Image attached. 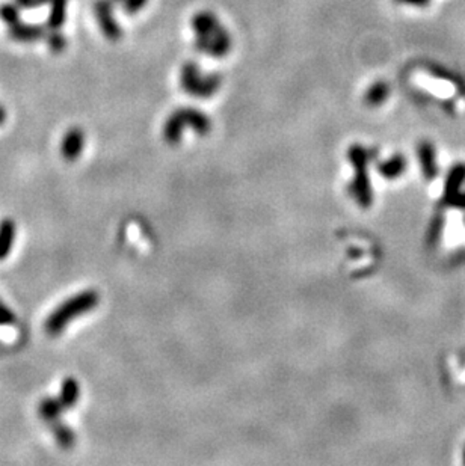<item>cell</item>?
Returning <instances> with one entry per match:
<instances>
[{"mask_svg":"<svg viewBox=\"0 0 465 466\" xmlns=\"http://www.w3.org/2000/svg\"><path fill=\"white\" fill-rule=\"evenodd\" d=\"M14 4L23 11H30V9L40 6L38 0H14Z\"/></svg>","mask_w":465,"mask_h":466,"instance_id":"cell-21","label":"cell"},{"mask_svg":"<svg viewBox=\"0 0 465 466\" xmlns=\"http://www.w3.org/2000/svg\"><path fill=\"white\" fill-rule=\"evenodd\" d=\"M20 8L16 4H4L0 5V20H2L8 28L17 25L20 21Z\"/></svg>","mask_w":465,"mask_h":466,"instance_id":"cell-17","label":"cell"},{"mask_svg":"<svg viewBox=\"0 0 465 466\" xmlns=\"http://www.w3.org/2000/svg\"><path fill=\"white\" fill-rule=\"evenodd\" d=\"M45 42H47V47L53 53H62L67 49V37L60 30H52L47 32L45 35Z\"/></svg>","mask_w":465,"mask_h":466,"instance_id":"cell-16","label":"cell"},{"mask_svg":"<svg viewBox=\"0 0 465 466\" xmlns=\"http://www.w3.org/2000/svg\"><path fill=\"white\" fill-rule=\"evenodd\" d=\"M6 121V110L4 106H0V125Z\"/></svg>","mask_w":465,"mask_h":466,"instance_id":"cell-22","label":"cell"},{"mask_svg":"<svg viewBox=\"0 0 465 466\" xmlns=\"http://www.w3.org/2000/svg\"><path fill=\"white\" fill-rule=\"evenodd\" d=\"M403 165H405V160L400 156H394L391 159H388L387 161H383L379 165V171L381 174L386 178H394L398 176L399 172L403 171Z\"/></svg>","mask_w":465,"mask_h":466,"instance_id":"cell-15","label":"cell"},{"mask_svg":"<svg viewBox=\"0 0 465 466\" xmlns=\"http://www.w3.org/2000/svg\"><path fill=\"white\" fill-rule=\"evenodd\" d=\"M100 302L99 293L94 290H85L67 299L57 307L44 323V329L50 336H57L74 319L85 316L94 309Z\"/></svg>","mask_w":465,"mask_h":466,"instance_id":"cell-2","label":"cell"},{"mask_svg":"<svg viewBox=\"0 0 465 466\" xmlns=\"http://www.w3.org/2000/svg\"><path fill=\"white\" fill-rule=\"evenodd\" d=\"M60 402L64 406V409H73L80 399V387L79 382L74 377H65L61 383L60 391Z\"/></svg>","mask_w":465,"mask_h":466,"instance_id":"cell-11","label":"cell"},{"mask_svg":"<svg viewBox=\"0 0 465 466\" xmlns=\"http://www.w3.org/2000/svg\"><path fill=\"white\" fill-rule=\"evenodd\" d=\"M17 236V227L13 219L5 217L0 220V261H4L9 257L13 251L14 241Z\"/></svg>","mask_w":465,"mask_h":466,"instance_id":"cell-9","label":"cell"},{"mask_svg":"<svg viewBox=\"0 0 465 466\" xmlns=\"http://www.w3.org/2000/svg\"><path fill=\"white\" fill-rule=\"evenodd\" d=\"M38 4H40V6L41 5H47V4H50V0H38Z\"/></svg>","mask_w":465,"mask_h":466,"instance_id":"cell-23","label":"cell"},{"mask_svg":"<svg viewBox=\"0 0 465 466\" xmlns=\"http://www.w3.org/2000/svg\"><path fill=\"white\" fill-rule=\"evenodd\" d=\"M50 428H52V433L56 439V444L60 445L61 448L64 450H69V448H73L74 444H76V435L72 428H69L67 424L61 423L60 419H57V421L52 423L50 424Z\"/></svg>","mask_w":465,"mask_h":466,"instance_id":"cell-14","label":"cell"},{"mask_svg":"<svg viewBox=\"0 0 465 466\" xmlns=\"http://www.w3.org/2000/svg\"><path fill=\"white\" fill-rule=\"evenodd\" d=\"M179 84L183 92L195 98H212L223 88V76L208 72L195 61H186L180 67Z\"/></svg>","mask_w":465,"mask_h":466,"instance_id":"cell-4","label":"cell"},{"mask_svg":"<svg viewBox=\"0 0 465 466\" xmlns=\"http://www.w3.org/2000/svg\"><path fill=\"white\" fill-rule=\"evenodd\" d=\"M370 157V149L358 144L352 145L347 151V159L355 168V177L351 186H349V191H351L357 203L363 207H369L371 203V191L367 176V165Z\"/></svg>","mask_w":465,"mask_h":466,"instance_id":"cell-5","label":"cell"},{"mask_svg":"<svg viewBox=\"0 0 465 466\" xmlns=\"http://www.w3.org/2000/svg\"><path fill=\"white\" fill-rule=\"evenodd\" d=\"M195 50L212 59H224L232 49V37L225 25L211 9H201L191 18Z\"/></svg>","mask_w":465,"mask_h":466,"instance_id":"cell-1","label":"cell"},{"mask_svg":"<svg viewBox=\"0 0 465 466\" xmlns=\"http://www.w3.org/2000/svg\"><path fill=\"white\" fill-rule=\"evenodd\" d=\"M398 5L402 6H410V8H426L431 0H394Z\"/></svg>","mask_w":465,"mask_h":466,"instance_id":"cell-20","label":"cell"},{"mask_svg":"<svg viewBox=\"0 0 465 466\" xmlns=\"http://www.w3.org/2000/svg\"><path fill=\"white\" fill-rule=\"evenodd\" d=\"M17 317L16 314L11 311L2 300H0V326H13L16 324Z\"/></svg>","mask_w":465,"mask_h":466,"instance_id":"cell-19","label":"cell"},{"mask_svg":"<svg viewBox=\"0 0 465 466\" xmlns=\"http://www.w3.org/2000/svg\"><path fill=\"white\" fill-rule=\"evenodd\" d=\"M9 38L16 42H37L47 35V28L43 25H29V23H17L8 29Z\"/></svg>","mask_w":465,"mask_h":466,"instance_id":"cell-8","label":"cell"},{"mask_svg":"<svg viewBox=\"0 0 465 466\" xmlns=\"http://www.w3.org/2000/svg\"><path fill=\"white\" fill-rule=\"evenodd\" d=\"M115 4L112 0H96L94 16L104 38L109 41H118L123 37V29L115 16Z\"/></svg>","mask_w":465,"mask_h":466,"instance_id":"cell-6","label":"cell"},{"mask_svg":"<svg viewBox=\"0 0 465 466\" xmlns=\"http://www.w3.org/2000/svg\"><path fill=\"white\" fill-rule=\"evenodd\" d=\"M112 2H113V4H121L123 0H112Z\"/></svg>","mask_w":465,"mask_h":466,"instance_id":"cell-24","label":"cell"},{"mask_svg":"<svg viewBox=\"0 0 465 466\" xmlns=\"http://www.w3.org/2000/svg\"><path fill=\"white\" fill-rule=\"evenodd\" d=\"M64 406L61 404L60 399L55 397H44L38 404V415L44 423L49 426L61 418V414L64 412Z\"/></svg>","mask_w":465,"mask_h":466,"instance_id":"cell-12","label":"cell"},{"mask_svg":"<svg viewBox=\"0 0 465 466\" xmlns=\"http://www.w3.org/2000/svg\"><path fill=\"white\" fill-rule=\"evenodd\" d=\"M85 148V133L80 127H72L64 137L61 142V156L67 161H74L80 156H82V151Z\"/></svg>","mask_w":465,"mask_h":466,"instance_id":"cell-7","label":"cell"},{"mask_svg":"<svg viewBox=\"0 0 465 466\" xmlns=\"http://www.w3.org/2000/svg\"><path fill=\"white\" fill-rule=\"evenodd\" d=\"M391 86L386 80H376L364 92V103L369 108H378L386 103L390 97Z\"/></svg>","mask_w":465,"mask_h":466,"instance_id":"cell-10","label":"cell"},{"mask_svg":"<svg viewBox=\"0 0 465 466\" xmlns=\"http://www.w3.org/2000/svg\"><path fill=\"white\" fill-rule=\"evenodd\" d=\"M150 0H123L120 4L123 11L129 16H136L148 5Z\"/></svg>","mask_w":465,"mask_h":466,"instance_id":"cell-18","label":"cell"},{"mask_svg":"<svg viewBox=\"0 0 465 466\" xmlns=\"http://www.w3.org/2000/svg\"><path fill=\"white\" fill-rule=\"evenodd\" d=\"M68 0H50V13L47 18V28L50 30H60L67 20Z\"/></svg>","mask_w":465,"mask_h":466,"instance_id":"cell-13","label":"cell"},{"mask_svg":"<svg viewBox=\"0 0 465 466\" xmlns=\"http://www.w3.org/2000/svg\"><path fill=\"white\" fill-rule=\"evenodd\" d=\"M188 130L198 136H206L212 132V118L196 108H179L168 116L164 124V139L167 144L176 147Z\"/></svg>","mask_w":465,"mask_h":466,"instance_id":"cell-3","label":"cell"}]
</instances>
